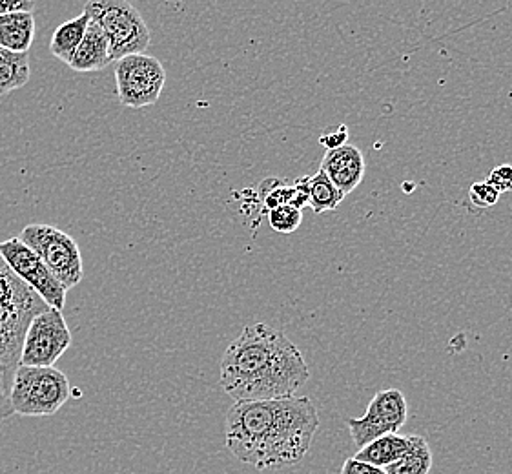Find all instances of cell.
I'll use <instances>...</instances> for the list:
<instances>
[{
	"instance_id": "cell-14",
	"label": "cell",
	"mask_w": 512,
	"mask_h": 474,
	"mask_svg": "<svg viewBox=\"0 0 512 474\" xmlns=\"http://www.w3.org/2000/svg\"><path fill=\"white\" fill-rule=\"evenodd\" d=\"M307 179L308 177H299L294 183H287L281 179H265L259 186L263 205L267 210H274L283 205H292L303 210L308 207Z\"/></svg>"
},
{
	"instance_id": "cell-15",
	"label": "cell",
	"mask_w": 512,
	"mask_h": 474,
	"mask_svg": "<svg viewBox=\"0 0 512 474\" xmlns=\"http://www.w3.org/2000/svg\"><path fill=\"white\" fill-rule=\"evenodd\" d=\"M407 447H409V436L389 433L379 436L378 440L361 447L354 458L385 469L390 464H394L396 460H400L401 454L407 451Z\"/></svg>"
},
{
	"instance_id": "cell-3",
	"label": "cell",
	"mask_w": 512,
	"mask_h": 474,
	"mask_svg": "<svg viewBox=\"0 0 512 474\" xmlns=\"http://www.w3.org/2000/svg\"><path fill=\"white\" fill-rule=\"evenodd\" d=\"M68 398L70 382L57 367H17L10 392L13 414L30 418L53 416Z\"/></svg>"
},
{
	"instance_id": "cell-7",
	"label": "cell",
	"mask_w": 512,
	"mask_h": 474,
	"mask_svg": "<svg viewBox=\"0 0 512 474\" xmlns=\"http://www.w3.org/2000/svg\"><path fill=\"white\" fill-rule=\"evenodd\" d=\"M164 84V66L152 55L134 53L115 61L117 97L126 108L141 110L157 103Z\"/></svg>"
},
{
	"instance_id": "cell-22",
	"label": "cell",
	"mask_w": 512,
	"mask_h": 474,
	"mask_svg": "<svg viewBox=\"0 0 512 474\" xmlns=\"http://www.w3.org/2000/svg\"><path fill=\"white\" fill-rule=\"evenodd\" d=\"M489 185L502 196L512 192V165H500L492 168L491 174L485 179Z\"/></svg>"
},
{
	"instance_id": "cell-11",
	"label": "cell",
	"mask_w": 512,
	"mask_h": 474,
	"mask_svg": "<svg viewBox=\"0 0 512 474\" xmlns=\"http://www.w3.org/2000/svg\"><path fill=\"white\" fill-rule=\"evenodd\" d=\"M319 170H323L347 197L361 185L365 177V159L359 148L347 143L334 150H327Z\"/></svg>"
},
{
	"instance_id": "cell-19",
	"label": "cell",
	"mask_w": 512,
	"mask_h": 474,
	"mask_svg": "<svg viewBox=\"0 0 512 474\" xmlns=\"http://www.w3.org/2000/svg\"><path fill=\"white\" fill-rule=\"evenodd\" d=\"M308 207L316 214L332 212L343 203L345 194L334 185L323 170H319L316 176L307 179Z\"/></svg>"
},
{
	"instance_id": "cell-5",
	"label": "cell",
	"mask_w": 512,
	"mask_h": 474,
	"mask_svg": "<svg viewBox=\"0 0 512 474\" xmlns=\"http://www.w3.org/2000/svg\"><path fill=\"white\" fill-rule=\"evenodd\" d=\"M50 307L46 303L0 301V423L13 416L11 383L21 365L22 345L30 321Z\"/></svg>"
},
{
	"instance_id": "cell-25",
	"label": "cell",
	"mask_w": 512,
	"mask_h": 474,
	"mask_svg": "<svg viewBox=\"0 0 512 474\" xmlns=\"http://www.w3.org/2000/svg\"><path fill=\"white\" fill-rule=\"evenodd\" d=\"M33 0H0V15L13 11H33Z\"/></svg>"
},
{
	"instance_id": "cell-16",
	"label": "cell",
	"mask_w": 512,
	"mask_h": 474,
	"mask_svg": "<svg viewBox=\"0 0 512 474\" xmlns=\"http://www.w3.org/2000/svg\"><path fill=\"white\" fill-rule=\"evenodd\" d=\"M88 24H90V17L84 11L79 17L62 22L53 33L52 42H50V52L53 53V57H57L64 64H70L82 42L84 33L88 30Z\"/></svg>"
},
{
	"instance_id": "cell-12",
	"label": "cell",
	"mask_w": 512,
	"mask_h": 474,
	"mask_svg": "<svg viewBox=\"0 0 512 474\" xmlns=\"http://www.w3.org/2000/svg\"><path fill=\"white\" fill-rule=\"evenodd\" d=\"M112 62L110 42L106 39L103 28L90 19L88 30L84 33L82 42L68 66L72 68L73 72L90 73L101 72Z\"/></svg>"
},
{
	"instance_id": "cell-20",
	"label": "cell",
	"mask_w": 512,
	"mask_h": 474,
	"mask_svg": "<svg viewBox=\"0 0 512 474\" xmlns=\"http://www.w3.org/2000/svg\"><path fill=\"white\" fill-rule=\"evenodd\" d=\"M268 223L272 230L279 234H292L303 223V210L292 207V205H283V207L268 210Z\"/></svg>"
},
{
	"instance_id": "cell-21",
	"label": "cell",
	"mask_w": 512,
	"mask_h": 474,
	"mask_svg": "<svg viewBox=\"0 0 512 474\" xmlns=\"http://www.w3.org/2000/svg\"><path fill=\"white\" fill-rule=\"evenodd\" d=\"M469 201L476 208H491L500 201V194L487 181H478L469 190Z\"/></svg>"
},
{
	"instance_id": "cell-23",
	"label": "cell",
	"mask_w": 512,
	"mask_h": 474,
	"mask_svg": "<svg viewBox=\"0 0 512 474\" xmlns=\"http://www.w3.org/2000/svg\"><path fill=\"white\" fill-rule=\"evenodd\" d=\"M341 474H387L385 469L376 467V465L367 464V462H361L356 460L354 456L345 460V464L341 467Z\"/></svg>"
},
{
	"instance_id": "cell-18",
	"label": "cell",
	"mask_w": 512,
	"mask_h": 474,
	"mask_svg": "<svg viewBox=\"0 0 512 474\" xmlns=\"http://www.w3.org/2000/svg\"><path fill=\"white\" fill-rule=\"evenodd\" d=\"M30 53L0 48V97L30 83Z\"/></svg>"
},
{
	"instance_id": "cell-10",
	"label": "cell",
	"mask_w": 512,
	"mask_h": 474,
	"mask_svg": "<svg viewBox=\"0 0 512 474\" xmlns=\"http://www.w3.org/2000/svg\"><path fill=\"white\" fill-rule=\"evenodd\" d=\"M409 403L403 392L398 389H385L374 394L369 407L361 418H352L347 422L350 436L359 449L378 440L379 436L398 433L407 422Z\"/></svg>"
},
{
	"instance_id": "cell-9",
	"label": "cell",
	"mask_w": 512,
	"mask_h": 474,
	"mask_svg": "<svg viewBox=\"0 0 512 474\" xmlns=\"http://www.w3.org/2000/svg\"><path fill=\"white\" fill-rule=\"evenodd\" d=\"M0 256L13 274L35 290L50 309H64L68 290L62 287L61 281L53 276L42 259L24 241L19 237L0 241Z\"/></svg>"
},
{
	"instance_id": "cell-1",
	"label": "cell",
	"mask_w": 512,
	"mask_h": 474,
	"mask_svg": "<svg viewBox=\"0 0 512 474\" xmlns=\"http://www.w3.org/2000/svg\"><path fill=\"white\" fill-rule=\"evenodd\" d=\"M318 429V407L308 396L236 402L226 414V447L243 464L277 471L301 464Z\"/></svg>"
},
{
	"instance_id": "cell-2",
	"label": "cell",
	"mask_w": 512,
	"mask_h": 474,
	"mask_svg": "<svg viewBox=\"0 0 512 474\" xmlns=\"http://www.w3.org/2000/svg\"><path fill=\"white\" fill-rule=\"evenodd\" d=\"M219 382L234 402H263L297 396L310 369L285 332L267 323L243 329L221 358Z\"/></svg>"
},
{
	"instance_id": "cell-24",
	"label": "cell",
	"mask_w": 512,
	"mask_h": 474,
	"mask_svg": "<svg viewBox=\"0 0 512 474\" xmlns=\"http://www.w3.org/2000/svg\"><path fill=\"white\" fill-rule=\"evenodd\" d=\"M347 139H349V130H347L345 124H341L338 132L323 135V137L319 139V143L325 146L327 150H334V148H339V146L347 145Z\"/></svg>"
},
{
	"instance_id": "cell-4",
	"label": "cell",
	"mask_w": 512,
	"mask_h": 474,
	"mask_svg": "<svg viewBox=\"0 0 512 474\" xmlns=\"http://www.w3.org/2000/svg\"><path fill=\"white\" fill-rule=\"evenodd\" d=\"M84 13L103 28L110 42V57L119 61L126 55L144 53L152 41L143 15L128 0H88Z\"/></svg>"
},
{
	"instance_id": "cell-17",
	"label": "cell",
	"mask_w": 512,
	"mask_h": 474,
	"mask_svg": "<svg viewBox=\"0 0 512 474\" xmlns=\"http://www.w3.org/2000/svg\"><path fill=\"white\" fill-rule=\"evenodd\" d=\"M432 469V451L429 442L418 436L409 434V447L401 454L400 460L385 467L387 474H429Z\"/></svg>"
},
{
	"instance_id": "cell-13",
	"label": "cell",
	"mask_w": 512,
	"mask_h": 474,
	"mask_svg": "<svg viewBox=\"0 0 512 474\" xmlns=\"http://www.w3.org/2000/svg\"><path fill=\"white\" fill-rule=\"evenodd\" d=\"M35 37L33 11H13L0 15V48L28 53Z\"/></svg>"
},
{
	"instance_id": "cell-6",
	"label": "cell",
	"mask_w": 512,
	"mask_h": 474,
	"mask_svg": "<svg viewBox=\"0 0 512 474\" xmlns=\"http://www.w3.org/2000/svg\"><path fill=\"white\" fill-rule=\"evenodd\" d=\"M42 259L66 290L73 289L84 278L81 250L77 241L52 225H28L17 236Z\"/></svg>"
},
{
	"instance_id": "cell-8",
	"label": "cell",
	"mask_w": 512,
	"mask_h": 474,
	"mask_svg": "<svg viewBox=\"0 0 512 474\" xmlns=\"http://www.w3.org/2000/svg\"><path fill=\"white\" fill-rule=\"evenodd\" d=\"M72 345V332L62 310L48 309L37 314L28 325L22 345L21 365L55 367Z\"/></svg>"
}]
</instances>
